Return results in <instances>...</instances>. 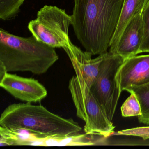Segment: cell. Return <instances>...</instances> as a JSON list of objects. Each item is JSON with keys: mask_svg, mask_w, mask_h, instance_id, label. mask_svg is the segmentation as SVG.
<instances>
[{"mask_svg": "<svg viewBox=\"0 0 149 149\" xmlns=\"http://www.w3.org/2000/svg\"><path fill=\"white\" fill-rule=\"evenodd\" d=\"M124 0H74L72 15L75 36L92 55L108 52Z\"/></svg>", "mask_w": 149, "mask_h": 149, "instance_id": "obj_1", "label": "cell"}, {"mask_svg": "<svg viewBox=\"0 0 149 149\" xmlns=\"http://www.w3.org/2000/svg\"><path fill=\"white\" fill-rule=\"evenodd\" d=\"M59 59L55 48L33 36L22 37L0 28V61L9 72L45 73Z\"/></svg>", "mask_w": 149, "mask_h": 149, "instance_id": "obj_2", "label": "cell"}, {"mask_svg": "<svg viewBox=\"0 0 149 149\" xmlns=\"http://www.w3.org/2000/svg\"><path fill=\"white\" fill-rule=\"evenodd\" d=\"M0 127L10 130L23 129L39 135L69 136L82 130L72 119H65L41 105L14 103L8 106L0 116Z\"/></svg>", "mask_w": 149, "mask_h": 149, "instance_id": "obj_3", "label": "cell"}, {"mask_svg": "<svg viewBox=\"0 0 149 149\" xmlns=\"http://www.w3.org/2000/svg\"><path fill=\"white\" fill-rule=\"evenodd\" d=\"M69 89L76 108V115L85 122L84 130L88 135L107 138L113 135L115 127L81 77H73Z\"/></svg>", "mask_w": 149, "mask_h": 149, "instance_id": "obj_4", "label": "cell"}, {"mask_svg": "<svg viewBox=\"0 0 149 149\" xmlns=\"http://www.w3.org/2000/svg\"><path fill=\"white\" fill-rule=\"evenodd\" d=\"M71 15L56 6L45 5L37 17L28 24V29L38 41L53 48H63L70 42L69 29Z\"/></svg>", "mask_w": 149, "mask_h": 149, "instance_id": "obj_5", "label": "cell"}, {"mask_svg": "<svg viewBox=\"0 0 149 149\" xmlns=\"http://www.w3.org/2000/svg\"><path fill=\"white\" fill-rule=\"evenodd\" d=\"M125 59L108 51L101 63L98 74L90 87L94 97L112 121L121 93L116 83V73Z\"/></svg>", "mask_w": 149, "mask_h": 149, "instance_id": "obj_6", "label": "cell"}, {"mask_svg": "<svg viewBox=\"0 0 149 149\" xmlns=\"http://www.w3.org/2000/svg\"><path fill=\"white\" fill-rule=\"evenodd\" d=\"M116 79L121 93L149 83V54L136 55L125 59Z\"/></svg>", "mask_w": 149, "mask_h": 149, "instance_id": "obj_7", "label": "cell"}, {"mask_svg": "<svg viewBox=\"0 0 149 149\" xmlns=\"http://www.w3.org/2000/svg\"><path fill=\"white\" fill-rule=\"evenodd\" d=\"M0 87L14 98L26 102H38L47 95L46 88L39 81L7 72Z\"/></svg>", "mask_w": 149, "mask_h": 149, "instance_id": "obj_8", "label": "cell"}, {"mask_svg": "<svg viewBox=\"0 0 149 149\" xmlns=\"http://www.w3.org/2000/svg\"><path fill=\"white\" fill-rule=\"evenodd\" d=\"M63 49L71 62L76 76L83 78L90 88L98 74L100 64L106 53L92 59V54L86 51H83L73 44L71 40Z\"/></svg>", "mask_w": 149, "mask_h": 149, "instance_id": "obj_9", "label": "cell"}, {"mask_svg": "<svg viewBox=\"0 0 149 149\" xmlns=\"http://www.w3.org/2000/svg\"><path fill=\"white\" fill-rule=\"evenodd\" d=\"M143 37V24L142 14L134 17L123 31L113 54L124 59L139 54Z\"/></svg>", "mask_w": 149, "mask_h": 149, "instance_id": "obj_10", "label": "cell"}, {"mask_svg": "<svg viewBox=\"0 0 149 149\" xmlns=\"http://www.w3.org/2000/svg\"><path fill=\"white\" fill-rule=\"evenodd\" d=\"M88 135L69 136H42L34 134L28 145L35 146H92L96 144L87 136Z\"/></svg>", "mask_w": 149, "mask_h": 149, "instance_id": "obj_11", "label": "cell"}, {"mask_svg": "<svg viewBox=\"0 0 149 149\" xmlns=\"http://www.w3.org/2000/svg\"><path fill=\"white\" fill-rule=\"evenodd\" d=\"M149 0H124L115 32L110 43L109 51L113 52L120 37L127 24L134 17L142 14Z\"/></svg>", "mask_w": 149, "mask_h": 149, "instance_id": "obj_12", "label": "cell"}, {"mask_svg": "<svg viewBox=\"0 0 149 149\" xmlns=\"http://www.w3.org/2000/svg\"><path fill=\"white\" fill-rule=\"evenodd\" d=\"M128 92H134L141 105L142 113L138 116L139 122L149 125V83L130 88Z\"/></svg>", "mask_w": 149, "mask_h": 149, "instance_id": "obj_13", "label": "cell"}, {"mask_svg": "<svg viewBox=\"0 0 149 149\" xmlns=\"http://www.w3.org/2000/svg\"><path fill=\"white\" fill-rule=\"evenodd\" d=\"M25 0H0V20H8L17 16Z\"/></svg>", "mask_w": 149, "mask_h": 149, "instance_id": "obj_14", "label": "cell"}, {"mask_svg": "<svg viewBox=\"0 0 149 149\" xmlns=\"http://www.w3.org/2000/svg\"><path fill=\"white\" fill-rule=\"evenodd\" d=\"M121 107L122 115L124 117L138 116L142 113L141 108L139 101L133 92Z\"/></svg>", "mask_w": 149, "mask_h": 149, "instance_id": "obj_15", "label": "cell"}, {"mask_svg": "<svg viewBox=\"0 0 149 149\" xmlns=\"http://www.w3.org/2000/svg\"><path fill=\"white\" fill-rule=\"evenodd\" d=\"M143 24V37L139 53L149 52V2L142 13Z\"/></svg>", "mask_w": 149, "mask_h": 149, "instance_id": "obj_16", "label": "cell"}, {"mask_svg": "<svg viewBox=\"0 0 149 149\" xmlns=\"http://www.w3.org/2000/svg\"><path fill=\"white\" fill-rule=\"evenodd\" d=\"M113 135L137 136L146 141L149 139V126L123 129L114 132Z\"/></svg>", "mask_w": 149, "mask_h": 149, "instance_id": "obj_17", "label": "cell"}, {"mask_svg": "<svg viewBox=\"0 0 149 149\" xmlns=\"http://www.w3.org/2000/svg\"><path fill=\"white\" fill-rule=\"evenodd\" d=\"M8 72L7 69L3 63L0 61V84L3 80L5 74Z\"/></svg>", "mask_w": 149, "mask_h": 149, "instance_id": "obj_18", "label": "cell"}, {"mask_svg": "<svg viewBox=\"0 0 149 149\" xmlns=\"http://www.w3.org/2000/svg\"><path fill=\"white\" fill-rule=\"evenodd\" d=\"M1 136V133H0V136Z\"/></svg>", "mask_w": 149, "mask_h": 149, "instance_id": "obj_19", "label": "cell"}]
</instances>
